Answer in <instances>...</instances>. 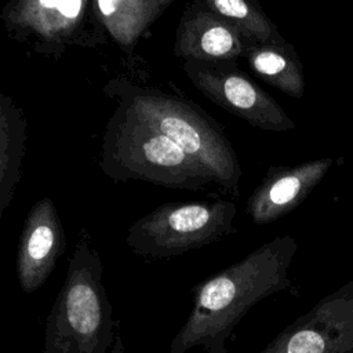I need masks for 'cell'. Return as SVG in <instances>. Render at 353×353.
I'll return each mask as SVG.
<instances>
[{
    "label": "cell",
    "mask_w": 353,
    "mask_h": 353,
    "mask_svg": "<svg viewBox=\"0 0 353 353\" xmlns=\"http://www.w3.org/2000/svg\"><path fill=\"white\" fill-rule=\"evenodd\" d=\"M296 251L292 236H279L197 284L192 310L168 353L193 347L229 353L228 343L243 317L261 301L291 287L290 268Z\"/></svg>",
    "instance_id": "cell-1"
},
{
    "label": "cell",
    "mask_w": 353,
    "mask_h": 353,
    "mask_svg": "<svg viewBox=\"0 0 353 353\" xmlns=\"http://www.w3.org/2000/svg\"><path fill=\"white\" fill-rule=\"evenodd\" d=\"M102 276L98 252L79 240L47 317L44 353H109L114 320Z\"/></svg>",
    "instance_id": "cell-2"
},
{
    "label": "cell",
    "mask_w": 353,
    "mask_h": 353,
    "mask_svg": "<svg viewBox=\"0 0 353 353\" xmlns=\"http://www.w3.org/2000/svg\"><path fill=\"white\" fill-rule=\"evenodd\" d=\"M234 215L236 205L232 201L165 207L134 223L127 244L142 256L181 255L233 233Z\"/></svg>",
    "instance_id": "cell-3"
},
{
    "label": "cell",
    "mask_w": 353,
    "mask_h": 353,
    "mask_svg": "<svg viewBox=\"0 0 353 353\" xmlns=\"http://www.w3.org/2000/svg\"><path fill=\"white\" fill-rule=\"evenodd\" d=\"M259 353H353V279L323 296Z\"/></svg>",
    "instance_id": "cell-4"
},
{
    "label": "cell",
    "mask_w": 353,
    "mask_h": 353,
    "mask_svg": "<svg viewBox=\"0 0 353 353\" xmlns=\"http://www.w3.org/2000/svg\"><path fill=\"white\" fill-rule=\"evenodd\" d=\"M200 87L221 106L250 125L272 132H284L296 125L287 112L245 73L234 59L215 61L199 69Z\"/></svg>",
    "instance_id": "cell-5"
},
{
    "label": "cell",
    "mask_w": 353,
    "mask_h": 353,
    "mask_svg": "<svg viewBox=\"0 0 353 353\" xmlns=\"http://www.w3.org/2000/svg\"><path fill=\"white\" fill-rule=\"evenodd\" d=\"M335 159L321 157L295 165H272L247 201L255 225L272 223L295 210L334 167Z\"/></svg>",
    "instance_id": "cell-6"
},
{
    "label": "cell",
    "mask_w": 353,
    "mask_h": 353,
    "mask_svg": "<svg viewBox=\"0 0 353 353\" xmlns=\"http://www.w3.org/2000/svg\"><path fill=\"white\" fill-rule=\"evenodd\" d=\"M65 250L62 228L48 204L36 208L26 222L17 255V277L23 292L39 290Z\"/></svg>",
    "instance_id": "cell-7"
},
{
    "label": "cell",
    "mask_w": 353,
    "mask_h": 353,
    "mask_svg": "<svg viewBox=\"0 0 353 353\" xmlns=\"http://www.w3.org/2000/svg\"><path fill=\"white\" fill-rule=\"evenodd\" d=\"M243 57L251 72L266 84L288 97L296 99L303 97V66L291 43L248 41Z\"/></svg>",
    "instance_id": "cell-8"
},
{
    "label": "cell",
    "mask_w": 353,
    "mask_h": 353,
    "mask_svg": "<svg viewBox=\"0 0 353 353\" xmlns=\"http://www.w3.org/2000/svg\"><path fill=\"white\" fill-rule=\"evenodd\" d=\"M211 11L229 21L251 41L285 43L258 0H207Z\"/></svg>",
    "instance_id": "cell-9"
},
{
    "label": "cell",
    "mask_w": 353,
    "mask_h": 353,
    "mask_svg": "<svg viewBox=\"0 0 353 353\" xmlns=\"http://www.w3.org/2000/svg\"><path fill=\"white\" fill-rule=\"evenodd\" d=\"M199 28V52L212 61L236 59L243 57L248 41H251L247 40L236 26L214 11L201 15Z\"/></svg>",
    "instance_id": "cell-10"
},
{
    "label": "cell",
    "mask_w": 353,
    "mask_h": 353,
    "mask_svg": "<svg viewBox=\"0 0 353 353\" xmlns=\"http://www.w3.org/2000/svg\"><path fill=\"white\" fill-rule=\"evenodd\" d=\"M143 153L150 163L159 167H178L186 164L189 160V156L174 141L163 134L152 137L143 145Z\"/></svg>",
    "instance_id": "cell-11"
},
{
    "label": "cell",
    "mask_w": 353,
    "mask_h": 353,
    "mask_svg": "<svg viewBox=\"0 0 353 353\" xmlns=\"http://www.w3.org/2000/svg\"><path fill=\"white\" fill-rule=\"evenodd\" d=\"M81 8V0H61L58 10L66 17V18H74L80 12Z\"/></svg>",
    "instance_id": "cell-12"
},
{
    "label": "cell",
    "mask_w": 353,
    "mask_h": 353,
    "mask_svg": "<svg viewBox=\"0 0 353 353\" xmlns=\"http://www.w3.org/2000/svg\"><path fill=\"white\" fill-rule=\"evenodd\" d=\"M117 3H119V0H98V7H99V11L102 12V15L109 17L116 11Z\"/></svg>",
    "instance_id": "cell-13"
},
{
    "label": "cell",
    "mask_w": 353,
    "mask_h": 353,
    "mask_svg": "<svg viewBox=\"0 0 353 353\" xmlns=\"http://www.w3.org/2000/svg\"><path fill=\"white\" fill-rule=\"evenodd\" d=\"M44 8H58L61 0H39Z\"/></svg>",
    "instance_id": "cell-14"
}]
</instances>
